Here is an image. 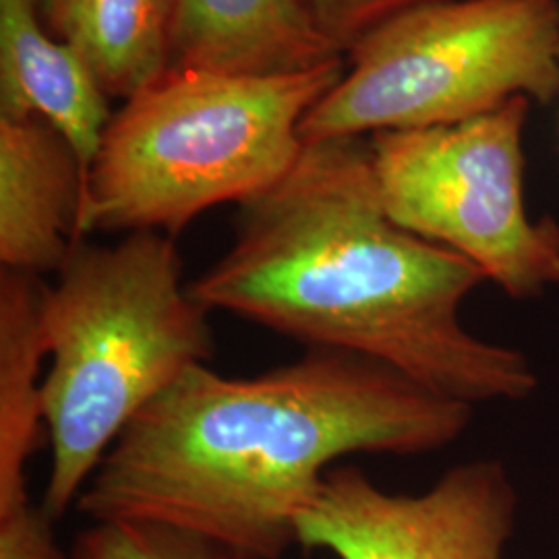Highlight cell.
<instances>
[{
  "instance_id": "9",
  "label": "cell",
  "mask_w": 559,
  "mask_h": 559,
  "mask_svg": "<svg viewBox=\"0 0 559 559\" xmlns=\"http://www.w3.org/2000/svg\"><path fill=\"white\" fill-rule=\"evenodd\" d=\"M44 0H0V117H36L71 143L83 175L112 119L92 67L41 27Z\"/></svg>"
},
{
  "instance_id": "2",
  "label": "cell",
  "mask_w": 559,
  "mask_h": 559,
  "mask_svg": "<svg viewBox=\"0 0 559 559\" xmlns=\"http://www.w3.org/2000/svg\"><path fill=\"white\" fill-rule=\"evenodd\" d=\"M240 207L230 249L189 284L210 313L378 360L468 406L537 390L520 350L462 323V302L485 282L479 267L388 216L369 143L309 141Z\"/></svg>"
},
{
  "instance_id": "12",
  "label": "cell",
  "mask_w": 559,
  "mask_h": 559,
  "mask_svg": "<svg viewBox=\"0 0 559 559\" xmlns=\"http://www.w3.org/2000/svg\"><path fill=\"white\" fill-rule=\"evenodd\" d=\"M44 17L108 96L129 100L170 67L175 0H55Z\"/></svg>"
},
{
  "instance_id": "3",
  "label": "cell",
  "mask_w": 559,
  "mask_h": 559,
  "mask_svg": "<svg viewBox=\"0 0 559 559\" xmlns=\"http://www.w3.org/2000/svg\"><path fill=\"white\" fill-rule=\"evenodd\" d=\"M41 290V381L50 519L80 500L108 450L143 408L212 357L210 311L189 284L175 237L129 233L117 245L80 240Z\"/></svg>"
},
{
  "instance_id": "16",
  "label": "cell",
  "mask_w": 559,
  "mask_h": 559,
  "mask_svg": "<svg viewBox=\"0 0 559 559\" xmlns=\"http://www.w3.org/2000/svg\"><path fill=\"white\" fill-rule=\"evenodd\" d=\"M52 4H55V0H44V2H41V9H44V15H46V13H48V11H50V7H52Z\"/></svg>"
},
{
  "instance_id": "4",
  "label": "cell",
  "mask_w": 559,
  "mask_h": 559,
  "mask_svg": "<svg viewBox=\"0 0 559 559\" xmlns=\"http://www.w3.org/2000/svg\"><path fill=\"white\" fill-rule=\"evenodd\" d=\"M344 59L242 75L170 64L110 119L85 177L80 237H168L221 203L274 187L297 162L300 122L342 80Z\"/></svg>"
},
{
  "instance_id": "10",
  "label": "cell",
  "mask_w": 559,
  "mask_h": 559,
  "mask_svg": "<svg viewBox=\"0 0 559 559\" xmlns=\"http://www.w3.org/2000/svg\"><path fill=\"white\" fill-rule=\"evenodd\" d=\"M340 57L305 0H175L170 64L274 75Z\"/></svg>"
},
{
  "instance_id": "14",
  "label": "cell",
  "mask_w": 559,
  "mask_h": 559,
  "mask_svg": "<svg viewBox=\"0 0 559 559\" xmlns=\"http://www.w3.org/2000/svg\"><path fill=\"white\" fill-rule=\"evenodd\" d=\"M436 0H305L321 34L348 52L376 25Z\"/></svg>"
},
{
  "instance_id": "1",
  "label": "cell",
  "mask_w": 559,
  "mask_h": 559,
  "mask_svg": "<svg viewBox=\"0 0 559 559\" xmlns=\"http://www.w3.org/2000/svg\"><path fill=\"white\" fill-rule=\"evenodd\" d=\"M473 406L353 353L309 348L255 378L191 367L143 408L81 491L92 522H150L251 559H280L334 462L419 456Z\"/></svg>"
},
{
  "instance_id": "5",
  "label": "cell",
  "mask_w": 559,
  "mask_h": 559,
  "mask_svg": "<svg viewBox=\"0 0 559 559\" xmlns=\"http://www.w3.org/2000/svg\"><path fill=\"white\" fill-rule=\"evenodd\" d=\"M300 122L309 141L445 127L559 94L558 0H436L369 29Z\"/></svg>"
},
{
  "instance_id": "11",
  "label": "cell",
  "mask_w": 559,
  "mask_h": 559,
  "mask_svg": "<svg viewBox=\"0 0 559 559\" xmlns=\"http://www.w3.org/2000/svg\"><path fill=\"white\" fill-rule=\"evenodd\" d=\"M44 282L0 270V516L32 503L27 462L41 443V336Z\"/></svg>"
},
{
  "instance_id": "15",
  "label": "cell",
  "mask_w": 559,
  "mask_h": 559,
  "mask_svg": "<svg viewBox=\"0 0 559 559\" xmlns=\"http://www.w3.org/2000/svg\"><path fill=\"white\" fill-rule=\"evenodd\" d=\"M55 520L32 503L0 516V559H69L57 543Z\"/></svg>"
},
{
  "instance_id": "13",
  "label": "cell",
  "mask_w": 559,
  "mask_h": 559,
  "mask_svg": "<svg viewBox=\"0 0 559 559\" xmlns=\"http://www.w3.org/2000/svg\"><path fill=\"white\" fill-rule=\"evenodd\" d=\"M69 559H251L179 528L150 522H92Z\"/></svg>"
},
{
  "instance_id": "7",
  "label": "cell",
  "mask_w": 559,
  "mask_h": 559,
  "mask_svg": "<svg viewBox=\"0 0 559 559\" xmlns=\"http://www.w3.org/2000/svg\"><path fill=\"white\" fill-rule=\"evenodd\" d=\"M516 506L498 460L456 464L419 496L388 493L357 466H334L297 537L338 559H501Z\"/></svg>"
},
{
  "instance_id": "8",
  "label": "cell",
  "mask_w": 559,
  "mask_h": 559,
  "mask_svg": "<svg viewBox=\"0 0 559 559\" xmlns=\"http://www.w3.org/2000/svg\"><path fill=\"white\" fill-rule=\"evenodd\" d=\"M85 175L71 143L36 117H0V263L59 272L80 242Z\"/></svg>"
},
{
  "instance_id": "6",
  "label": "cell",
  "mask_w": 559,
  "mask_h": 559,
  "mask_svg": "<svg viewBox=\"0 0 559 559\" xmlns=\"http://www.w3.org/2000/svg\"><path fill=\"white\" fill-rule=\"evenodd\" d=\"M528 98L445 127L381 131L369 141L388 216L473 261L516 300L559 286V226L524 201L522 127Z\"/></svg>"
}]
</instances>
